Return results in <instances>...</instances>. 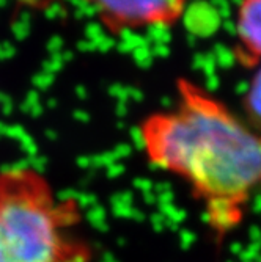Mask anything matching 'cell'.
Wrapping results in <instances>:
<instances>
[{
	"mask_svg": "<svg viewBox=\"0 0 261 262\" xmlns=\"http://www.w3.org/2000/svg\"><path fill=\"white\" fill-rule=\"evenodd\" d=\"M243 107L250 127L261 135V68L253 74L244 94Z\"/></svg>",
	"mask_w": 261,
	"mask_h": 262,
	"instance_id": "5",
	"label": "cell"
},
{
	"mask_svg": "<svg viewBox=\"0 0 261 262\" xmlns=\"http://www.w3.org/2000/svg\"><path fill=\"white\" fill-rule=\"evenodd\" d=\"M82 219L81 203L60 198L39 170H0V237L14 262H93Z\"/></svg>",
	"mask_w": 261,
	"mask_h": 262,
	"instance_id": "2",
	"label": "cell"
},
{
	"mask_svg": "<svg viewBox=\"0 0 261 262\" xmlns=\"http://www.w3.org/2000/svg\"><path fill=\"white\" fill-rule=\"evenodd\" d=\"M234 58L247 69L261 63V0H241L238 7Z\"/></svg>",
	"mask_w": 261,
	"mask_h": 262,
	"instance_id": "4",
	"label": "cell"
},
{
	"mask_svg": "<svg viewBox=\"0 0 261 262\" xmlns=\"http://www.w3.org/2000/svg\"><path fill=\"white\" fill-rule=\"evenodd\" d=\"M41 2V0H38ZM110 35L153 27H173L181 20L187 0H79Z\"/></svg>",
	"mask_w": 261,
	"mask_h": 262,
	"instance_id": "3",
	"label": "cell"
},
{
	"mask_svg": "<svg viewBox=\"0 0 261 262\" xmlns=\"http://www.w3.org/2000/svg\"><path fill=\"white\" fill-rule=\"evenodd\" d=\"M0 262H14V259L11 257L10 251L7 250L2 237H0Z\"/></svg>",
	"mask_w": 261,
	"mask_h": 262,
	"instance_id": "6",
	"label": "cell"
},
{
	"mask_svg": "<svg viewBox=\"0 0 261 262\" xmlns=\"http://www.w3.org/2000/svg\"><path fill=\"white\" fill-rule=\"evenodd\" d=\"M140 146L156 168L183 179L222 241L261 188V135L194 80H176V102L144 118Z\"/></svg>",
	"mask_w": 261,
	"mask_h": 262,
	"instance_id": "1",
	"label": "cell"
}]
</instances>
